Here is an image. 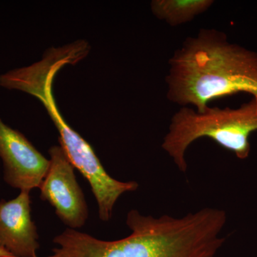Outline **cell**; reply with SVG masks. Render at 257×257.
Listing matches in <instances>:
<instances>
[{
	"label": "cell",
	"instance_id": "277c9868",
	"mask_svg": "<svg viewBox=\"0 0 257 257\" xmlns=\"http://www.w3.org/2000/svg\"><path fill=\"white\" fill-rule=\"evenodd\" d=\"M36 98L43 104L60 134L59 142L67 158L89 182L97 203L99 219L105 222L110 221L116 201L124 193L136 191L139 184L135 181L116 180L106 172L92 146L60 114L52 87L42 88L37 92Z\"/></svg>",
	"mask_w": 257,
	"mask_h": 257
},
{
	"label": "cell",
	"instance_id": "9c48e42d",
	"mask_svg": "<svg viewBox=\"0 0 257 257\" xmlns=\"http://www.w3.org/2000/svg\"><path fill=\"white\" fill-rule=\"evenodd\" d=\"M0 257H14L13 255L10 254V253H8V251H5V250L3 249V248H0Z\"/></svg>",
	"mask_w": 257,
	"mask_h": 257
},
{
	"label": "cell",
	"instance_id": "5b68a950",
	"mask_svg": "<svg viewBox=\"0 0 257 257\" xmlns=\"http://www.w3.org/2000/svg\"><path fill=\"white\" fill-rule=\"evenodd\" d=\"M48 152L50 167L39 187L40 198L52 206L67 227L80 229L87 222L89 211L74 167L60 145L52 146Z\"/></svg>",
	"mask_w": 257,
	"mask_h": 257
},
{
	"label": "cell",
	"instance_id": "7a4b0ae2",
	"mask_svg": "<svg viewBox=\"0 0 257 257\" xmlns=\"http://www.w3.org/2000/svg\"><path fill=\"white\" fill-rule=\"evenodd\" d=\"M167 99L203 113L209 102L239 92L257 96V52L228 41L224 32L201 29L169 60Z\"/></svg>",
	"mask_w": 257,
	"mask_h": 257
},
{
	"label": "cell",
	"instance_id": "52a82bcc",
	"mask_svg": "<svg viewBox=\"0 0 257 257\" xmlns=\"http://www.w3.org/2000/svg\"><path fill=\"white\" fill-rule=\"evenodd\" d=\"M30 193L20 191L15 199L0 201V248L14 257H38L40 245Z\"/></svg>",
	"mask_w": 257,
	"mask_h": 257
},
{
	"label": "cell",
	"instance_id": "8992f818",
	"mask_svg": "<svg viewBox=\"0 0 257 257\" xmlns=\"http://www.w3.org/2000/svg\"><path fill=\"white\" fill-rule=\"evenodd\" d=\"M0 158L3 178L13 188L28 191L39 188L50 167V160L23 133L10 127L0 118Z\"/></svg>",
	"mask_w": 257,
	"mask_h": 257
},
{
	"label": "cell",
	"instance_id": "ba28073f",
	"mask_svg": "<svg viewBox=\"0 0 257 257\" xmlns=\"http://www.w3.org/2000/svg\"><path fill=\"white\" fill-rule=\"evenodd\" d=\"M213 0H153L152 14L155 18L177 27L192 21L214 5Z\"/></svg>",
	"mask_w": 257,
	"mask_h": 257
},
{
	"label": "cell",
	"instance_id": "3957f363",
	"mask_svg": "<svg viewBox=\"0 0 257 257\" xmlns=\"http://www.w3.org/2000/svg\"><path fill=\"white\" fill-rule=\"evenodd\" d=\"M257 131V96L236 109L209 106L203 113L182 107L172 116L162 147L179 171L186 172L187 149L198 139L207 138L245 160L249 155V138Z\"/></svg>",
	"mask_w": 257,
	"mask_h": 257
},
{
	"label": "cell",
	"instance_id": "6da1fadb",
	"mask_svg": "<svg viewBox=\"0 0 257 257\" xmlns=\"http://www.w3.org/2000/svg\"><path fill=\"white\" fill-rule=\"evenodd\" d=\"M226 221V212L216 208L181 218H155L132 209L126 237L104 241L67 228L54 238L57 246L45 257H216L226 240L221 235Z\"/></svg>",
	"mask_w": 257,
	"mask_h": 257
}]
</instances>
